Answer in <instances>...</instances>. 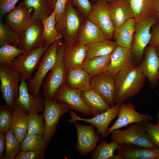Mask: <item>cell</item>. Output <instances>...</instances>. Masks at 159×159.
Wrapping results in <instances>:
<instances>
[{"mask_svg":"<svg viewBox=\"0 0 159 159\" xmlns=\"http://www.w3.org/2000/svg\"><path fill=\"white\" fill-rule=\"evenodd\" d=\"M145 78L140 66L134 65L119 72L115 77V104L124 103L137 95L143 88Z\"/></svg>","mask_w":159,"mask_h":159,"instance_id":"1","label":"cell"},{"mask_svg":"<svg viewBox=\"0 0 159 159\" xmlns=\"http://www.w3.org/2000/svg\"><path fill=\"white\" fill-rule=\"evenodd\" d=\"M110 134L112 140L119 145L127 143L148 148H158L150 139L143 122L130 124L126 129H117Z\"/></svg>","mask_w":159,"mask_h":159,"instance_id":"2","label":"cell"},{"mask_svg":"<svg viewBox=\"0 0 159 159\" xmlns=\"http://www.w3.org/2000/svg\"><path fill=\"white\" fill-rule=\"evenodd\" d=\"M44 106L42 115L45 128L43 137L49 146L55 134L60 119L71 109L67 104L54 99H44Z\"/></svg>","mask_w":159,"mask_h":159,"instance_id":"3","label":"cell"},{"mask_svg":"<svg viewBox=\"0 0 159 159\" xmlns=\"http://www.w3.org/2000/svg\"><path fill=\"white\" fill-rule=\"evenodd\" d=\"M64 48V43L61 41L58 47L56 62L43 81L44 99H53L55 93L64 84L66 73L63 61Z\"/></svg>","mask_w":159,"mask_h":159,"instance_id":"4","label":"cell"},{"mask_svg":"<svg viewBox=\"0 0 159 159\" xmlns=\"http://www.w3.org/2000/svg\"><path fill=\"white\" fill-rule=\"evenodd\" d=\"M62 39L54 42L46 49L34 76L29 81L28 89L33 96L40 93V89L44 80L56 62L58 47Z\"/></svg>","mask_w":159,"mask_h":159,"instance_id":"5","label":"cell"},{"mask_svg":"<svg viewBox=\"0 0 159 159\" xmlns=\"http://www.w3.org/2000/svg\"><path fill=\"white\" fill-rule=\"evenodd\" d=\"M21 74L11 67L0 64V89L5 105L12 110L13 104L19 93Z\"/></svg>","mask_w":159,"mask_h":159,"instance_id":"6","label":"cell"},{"mask_svg":"<svg viewBox=\"0 0 159 159\" xmlns=\"http://www.w3.org/2000/svg\"><path fill=\"white\" fill-rule=\"evenodd\" d=\"M80 16L70 0L68 2L62 19L56 28L64 39L65 47L77 42L79 30L82 23Z\"/></svg>","mask_w":159,"mask_h":159,"instance_id":"7","label":"cell"},{"mask_svg":"<svg viewBox=\"0 0 159 159\" xmlns=\"http://www.w3.org/2000/svg\"><path fill=\"white\" fill-rule=\"evenodd\" d=\"M157 21L156 16H154L136 24L134 39L131 49L133 58L140 61L144 51L151 39L150 29Z\"/></svg>","mask_w":159,"mask_h":159,"instance_id":"8","label":"cell"},{"mask_svg":"<svg viewBox=\"0 0 159 159\" xmlns=\"http://www.w3.org/2000/svg\"><path fill=\"white\" fill-rule=\"evenodd\" d=\"M49 46L43 44L27 54H21L14 60L11 67L19 72L23 78L30 81Z\"/></svg>","mask_w":159,"mask_h":159,"instance_id":"9","label":"cell"},{"mask_svg":"<svg viewBox=\"0 0 159 159\" xmlns=\"http://www.w3.org/2000/svg\"><path fill=\"white\" fill-rule=\"evenodd\" d=\"M77 134V140L74 149L81 155L85 157L91 153L96 147L101 139L92 125H86L73 122Z\"/></svg>","mask_w":159,"mask_h":159,"instance_id":"10","label":"cell"},{"mask_svg":"<svg viewBox=\"0 0 159 159\" xmlns=\"http://www.w3.org/2000/svg\"><path fill=\"white\" fill-rule=\"evenodd\" d=\"M120 106V105L115 104L105 112L90 119L80 117L73 110H70V116L71 118L69 120V122L73 123L75 121L81 120L90 123L97 129V133L100 135L101 139H103L107 137L109 125L115 118L118 116Z\"/></svg>","mask_w":159,"mask_h":159,"instance_id":"11","label":"cell"},{"mask_svg":"<svg viewBox=\"0 0 159 159\" xmlns=\"http://www.w3.org/2000/svg\"><path fill=\"white\" fill-rule=\"evenodd\" d=\"M87 18L98 26L109 39H113L115 28L110 16L108 2L98 0L92 4L91 11Z\"/></svg>","mask_w":159,"mask_h":159,"instance_id":"12","label":"cell"},{"mask_svg":"<svg viewBox=\"0 0 159 159\" xmlns=\"http://www.w3.org/2000/svg\"><path fill=\"white\" fill-rule=\"evenodd\" d=\"M82 92L69 87L64 84L55 93L53 99L67 104L71 110L79 112L83 116H92L91 110L81 96Z\"/></svg>","mask_w":159,"mask_h":159,"instance_id":"13","label":"cell"},{"mask_svg":"<svg viewBox=\"0 0 159 159\" xmlns=\"http://www.w3.org/2000/svg\"><path fill=\"white\" fill-rule=\"evenodd\" d=\"M118 117L115 122L107 130V136L114 130L137 122L145 123L154 120L153 117L148 114L137 112L135 106L131 103L120 104Z\"/></svg>","mask_w":159,"mask_h":159,"instance_id":"14","label":"cell"},{"mask_svg":"<svg viewBox=\"0 0 159 159\" xmlns=\"http://www.w3.org/2000/svg\"><path fill=\"white\" fill-rule=\"evenodd\" d=\"M32 11L33 9H28L23 2L21 3L6 14L7 24L19 34L37 22L33 19Z\"/></svg>","mask_w":159,"mask_h":159,"instance_id":"15","label":"cell"},{"mask_svg":"<svg viewBox=\"0 0 159 159\" xmlns=\"http://www.w3.org/2000/svg\"><path fill=\"white\" fill-rule=\"evenodd\" d=\"M26 80L22 77L19 86V93L18 98L14 102L13 108L16 107L20 108L29 114L43 111L44 98L40 92L33 96L29 92Z\"/></svg>","mask_w":159,"mask_h":159,"instance_id":"16","label":"cell"},{"mask_svg":"<svg viewBox=\"0 0 159 159\" xmlns=\"http://www.w3.org/2000/svg\"><path fill=\"white\" fill-rule=\"evenodd\" d=\"M42 21L37 22L19 34L18 47L26 54L44 44Z\"/></svg>","mask_w":159,"mask_h":159,"instance_id":"17","label":"cell"},{"mask_svg":"<svg viewBox=\"0 0 159 159\" xmlns=\"http://www.w3.org/2000/svg\"><path fill=\"white\" fill-rule=\"evenodd\" d=\"M115 76L106 73L91 78V89L99 93L111 107L115 105Z\"/></svg>","mask_w":159,"mask_h":159,"instance_id":"18","label":"cell"},{"mask_svg":"<svg viewBox=\"0 0 159 159\" xmlns=\"http://www.w3.org/2000/svg\"><path fill=\"white\" fill-rule=\"evenodd\" d=\"M144 54V58L140 66L151 86L154 87L158 85L159 80V57L156 48L149 45L145 48Z\"/></svg>","mask_w":159,"mask_h":159,"instance_id":"19","label":"cell"},{"mask_svg":"<svg viewBox=\"0 0 159 159\" xmlns=\"http://www.w3.org/2000/svg\"><path fill=\"white\" fill-rule=\"evenodd\" d=\"M108 5L110 16L115 28L134 17L130 0H112L108 3Z\"/></svg>","mask_w":159,"mask_h":159,"instance_id":"20","label":"cell"},{"mask_svg":"<svg viewBox=\"0 0 159 159\" xmlns=\"http://www.w3.org/2000/svg\"><path fill=\"white\" fill-rule=\"evenodd\" d=\"M108 39L97 25L87 18L82 21L77 36V42L85 46Z\"/></svg>","mask_w":159,"mask_h":159,"instance_id":"21","label":"cell"},{"mask_svg":"<svg viewBox=\"0 0 159 159\" xmlns=\"http://www.w3.org/2000/svg\"><path fill=\"white\" fill-rule=\"evenodd\" d=\"M117 150L122 159H156L159 156L158 148H148L130 144L119 145Z\"/></svg>","mask_w":159,"mask_h":159,"instance_id":"22","label":"cell"},{"mask_svg":"<svg viewBox=\"0 0 159 159\" xmlns=\"http://www.w3.org/2000/svg\"><path fill=\"white\" fill-rule=\"evenodd\" d=\"M85 52L86 46L77 42L70 46H64L63 61L66 71L82 68Z\"/></svg>","mask_w":159,"mask_h":159,"instance_id":"23","label":"cell"},{"mask_svg":"<svg viewBox=\"0 0 159 159\" xmlns=\"http://www.w3.org/2000/svg\"><path fill=\"white\" fill-rule=\"evenodd\" d=\"M131 49L118 46L112 53L107 72L115 76L122 70L135 65Z\"/></svg>","mask_w":159,"mask_h":159,"instance_id":"24","label":"cell"},{"mask_svg":"<svg viewBox=\"0 0 159 159\" xmlns=\"http://www.w3.org/2000/svg\"><path fill=\"white\" fill-rule=\"evenodd\" d=\"M130 2L136 24L157 15L159 0H130Z\"/></svg>","mask_w":159,"mask_h":159,"instance_id":"25","label":"cell"},{"mask_svg":"<svg viewBox=\"0 0 159 159\" xmlns=\"http://www.w3.org/2000/svg\"><path fill=\"white\" fill-rule=\"evenodd\" d=\"M91 78L82 68H76L66 71L64 84L70 88L82 91L91 89Z\"/></svg>","mask_w":159,"mask_h":159,"instance_id":"26","label":"cell"},{"mask_svg":"<svg viewBox=\"0 0 159 159\" xmlns=\"http://www.w3.org/2000/svg\"><path fill=\"white\" fill-rule=\"evenodd\" d=\"M136 22L134 18L128 19L115 28L113 39L119 46L131 49L135 31Z\"/></svg>","mask_w":159,"mask_h":159,"instance_id":"27","label":"cell"},{"mask_svg":"<svg viewBox=\"0 0 159 159\" xmlns=\"http://www.w3.org/2000/svg\"><path fill=\"white\" fill-rule=\"evenodd\" d=\"M81 95L84 101L91 110L93 117L105 112L111 107L102 96L93 89H91L82 91Z\"/></svg>","mask_w":159,"mask_h":159,"instance_id":"28","label":"cell"},{"mask_svg":"<svg viewBox=\"0 0 159 159\" xmlns=\"http://www.w3.org/2000/svg\"><path fill=\"white\" fill-rule=\"evenodd\" d=\"M29 114L23 109L13 108L11 128L20 143L27 135Z\"/></svg>","mask_w":159,"mask_h":159,"instance_id":"29","label":"cell"},{"mask_svg":"<svg viewBox=\"0 0 159 159\" xmlns=\"http://www.w3.org/2000/svg\"><path fill=\"white\" fill-rule=\"evenodd\" d=\"M118 46L115 41L109 39L86 46L84 62L95 57L111 54Z\"/></svg>","mask_w":159,"mask_h":159,"instance_id":"30","label":"cell"},{"mask_svg":"<svg viewBox=\"0 0 159 159\" xmlns=\"http://www.w3.org/2000/svg\"><path fill=\"white\" fill-rule=\"evenodd\" d=\"M111 55L93 57L85 62L82 68L91 78L106 73L110 65Z\"/></svg>","mask_w":159,"mask_h":159,"instance_id":"31","label":"cell"},{"mask_svg":"<svg viewBox=\"0 0 159 159\" xmlns=\"http://www.w3.org/2000/svg\"><path fill=\"white\" fill-rule=\"evenodd\" d=\"M55 14L53 9L51 14L42 21L43 25L42 39L44 45L49 46L55 41L63 38L56 26Z\"/></svg>","mask_w":159,"mask_h":159,"instance_id":"32","label":"cell"},{"mask_svg":"<svg viewBox=\"0 0 159 159\" xmlns=\"http://www.w3.org/2000/svg\"><path fill=\"white\" fill-rule=\"evenodd\" d=\"M23 3L28 9H33L32 16L36 22L42 21L47 18L53 10L48 0H24Z\"/></svg>","mask_w":159,"mask_h":159,"instance_id":"33","label":"cell"},{"mask_svg":"<svg viewBox=\"0 0 159 159\" xmlns=\"http://www.w3.org/2000/svg\"><path fill=\"white\" fill-rule=\"evenodd\" d=\"M100 144L91 153V158L92 159H111L114 156L115 150L119 145L115 140L108 143L106 140L102 139Z\"/></svg>","mask_w":159,"mask_h":159,"instance_id":"34","label":"cell"},{"mask_svg":"<svg viewBox=\"0 0 159 159\" xmlns=\"http://www.w3.org/2000/svg\"><path fill=\"white\" fill-rule=\"evenodd\" d=\"M48 146L43 135H28L21 143V150L44 151Z\"/></svg>","mask_w":159,"mask_h":159,"instance_id":"35","label":"cell"},{"mask_svg":"<svg viewBox=\"0 0 159 159\" xmlns=\"http://www.w3.org/2000/svg\"><path fill=\"white\" fill-rule=\"evenodd\" d=\"M6 148L4 159H15L21 150V143L11 128L5 134Z\"/></svg>","mask_w":159,"mask_h":159,"instance_id":"36","label":"cell"},{"mask_svg":"<svg viewBox=\"0 0 159 159\" xmlns=\"http://www.w3.org/2000/svg\"><path fill=\"white\" fill-rule=\"evenodd\" d=\"M19 34L12 29L7 24L0 22V46L6 45L18 46Z\"/></svg>","mask_w":159,"mask_h":159,"instance_id":"37","label":"cell"},{"mask_svg":"<svg viewBox=\"0 0 159 159\" xmlns=\"http://www.w3.org/2000/svg\"><path fill=\"white\" fill-rule=\"evenodd\" d=\"M23 54L22 50L18 47L9 45L1 46L0 64L11 67L14 60Z\"/></svg>","mask_w":159,"mask_h":159,"instance_id":"38","label":"cell"},{"mask_svg":"<svg viewBox=\"0 0 159 159\" xmlns=\"http://www.w3.org/2000/svg\"><path fill=\"white\" fill-rule=\"evenodd\" d=\"M37 112L29 114L27 125V135H43L45 128V121L42 114Z\"/></svg>","mask_w":159,"mask_h":159,"instance_id":"39","label":"cell"},{"mask_svg":"<svg viewBox=\"0 0 159 159\" xmlns=\"http://www.w3.org/2000/svg\"><path fill=\"white\" fill-rule=\"evenodd\" d=\"M12 111L6 105L0 106V132L6 134L11 127Z\"/></svg>","mask_w":159,"mask_h":159,"instance_id":"40","label":"cell"},{"mask_svg":"<svg viewBox=\"0 0 159 159\" xmlns=\"http://www.w3.org/2000/svg\"><path fill=\"white\" fill-rule=\"evenodd\" d=\"M145 130L150 140L159 149V124L150 122L144 123Z\"/></svg>","mask_w":159,"mask_h":159,"instance_id":"41","label":"cell"},{"mask_svg":"<svg viewBox=\"0 0 159 159\" xmlns=\"http://www.w3.org/2000/svg\"><path fill=\"white\" fill-rule=\"evenodd\" d=\"M73 6L85 18L91 11L92 4L89 0H70Z\"/></svg>","mask_w":159,"mask_h":159,"instance_id":"42","label":"cell"},{"mask_svg":"<svg viewBox=\"0 0 159 159\" xmlns=\"http://www.w3.org/2000/svg\"><path fill=\"white\" fill-rule=\"evenodd\" d=\"M69 0H56L54 9L56 17V26L60 23L65 11L67 4Z\"/></svg>","mask_w":159,"mask_h":159,"instance_id":"43","label":"cell"},{"mask_svg":"<svg viewBox=\"0 0 159 159\" xmlns=\"http://www.w3.org/2000/svg\"><path fill=\"white\" fill-rule=\"evenodd\" d=\"M45 157L44 151L21 150L16 156L15 159H44Z\"/></svg>","mask_w":159,"mask_h":159,"instance_id":"44","label":"cell"},{"mask_svg":"<svg viewBox=\"0 0 159 159\" xmlns=\"http://www.w3.org/2000/svg\"><path fill=\"white\" fill-rule=\"evenodd\" d=\"M19 0H0V19L15 6Z\"/></svg>","mask_w":159,"mask_h":159,"instance_id":"45","label":"cell"},{"mask_svg":"<svg viewBox=\"0 0 159 159\" xmlns=\"http://www.w3.org/2000/svg\"><path fill=\"white\" fill-rule=\"evenodd\" d=\"M152 27V36L149 44L156 47H159V20H157Z\"/></svg>","mask_w":159,"mask_h":159,"instance_id":"46","label":"cell"},{"mask_svg":"<svg viewBox=\"0 0 159 159\" xmlns=\"http://www.w3.org/2000/svg\"><path fill=\"white\" fill-rule=\"evenodd\" d=\"M6 148L5 134L0 132V159H4Z\"/></svg>","mask_w":159,"mask_h":159,"instance_id":"47","label":"cell"},{"mask_svg":"<svg viewBox=\"0 0 159 159\" xmlns=\"http://www.w3.org/2000/svg\"><path fill=\"white\" fill-rule=\"evenodd\" d=\"M51 8L53 9H54L56 0H48Z\"/></svg>","mask_w":159,"mask_h":159,"instance_id":"48","label":"cell"},{"mask_svg":"<svg viewBox=\"0 0 159 159\" xmlns=\"http://www.w3.org/2000/svg\"><path fill=\"white\" fill-rule=\"evenodd\" d=\"M157 124H159V110H158L157 114Z\"/></svg>","mask_w":159,"mask_h":159,"instance_id":"49","label":"cell"},{"mask_svg":"<svg viewBox=\"0 0 159 159\" xmlns=\"http://www.w3.org/2000/svg\"><path fill=\"white\" fill-rule=\"evenodd\" d=\"M157 20H159V7L157 13L156 15Z\"/></svg>","mask_w":159,"mask_h":159,"instance_id":"50","label":"cell"},{"mask_svg":"<svg viewBox=\"0 0 159 159\" xmlns=\"http://www.w3.org/2000/svg\"><path fill=\"white\" fill-rule=\"evenodd\" d=\"M156 51L159 57V47H156Z\"/></svg>","mask_w":159,"mask_h":159,"instance_id":"51","label":"cell"},{"mask_svg":"<svg viewBox=\"0 0 159 159\" xmlns=\"http://www.w3.org/2000/svg\"><path fill=\"white\" fill-rule=\"evenodd\" d=\"M94 0L95 1H97L98 0ZM105 0L107 1L108 3H110V2H111L112 1V0Z\"/></svg>","mask_w":159,"mask_h":159,"instance_id":"52","label":"cell"},{"mask_svg":"<svg viewBox=\"0 0 159 159\" xmlns=\"http://www.w3.org/2000/svg\"><path fill=\"white\" fill-rule=\"evenodd\" d=\"M156 159H159V156L158 157L156 158Z\"/></svg>","mask_w":159,"mask_h":159,"instance_id":"53","label":"cell"},{"mask_svg":"<svg viewBox=\"0 0 159 159\" xmlns=\"http://www.w3.org/2000/svg\"><path fill=\"white\" fill-rule=\"evenodd\" d=\"M158 80H159V75H158Z\"/></svg>","mask_w":159,"mask_h":159,"instance_id":"54","label":"cell"},{"mask_svg":"<svg viewBox=\"0 0 159 159\" xmlns=\"http://www.w3.org/2000/svg\"></svg>","mask_w":159,"mask_h":159,"instance_id":"55","label":"cell"}]
</instances>
